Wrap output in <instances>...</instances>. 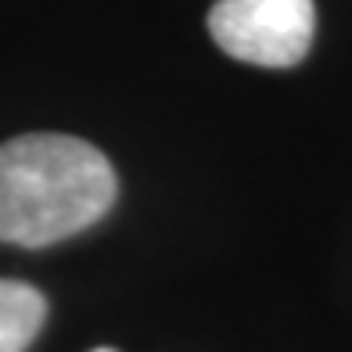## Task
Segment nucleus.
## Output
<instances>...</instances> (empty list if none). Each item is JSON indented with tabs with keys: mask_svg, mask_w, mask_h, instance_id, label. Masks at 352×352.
Instances as JSON below:
<instances>
[{
	"mask_svg": "<svg viewBox=\"0 0 352 352\" xmlns=\"http://www.w3.org/2000/svg\"><path fill=\"white\" fill-rule=\"evenodd\" d=\"M47 320V298L25 280L0 277V352H25Z\"/></svg>",
	"mask_w": 352,
	"mask_h": 352,
	"instance_id": "7ed1b4c3",
	"label": "nucleus"
},
{
	"mask_svg": "<svg viewBox=\"0 0 352 352\" xmlns=\"http://www.w3.org/2000/svg\"><path fill=\"white\" fill-rule=\"evenodd\" d=\"M94 352H116V349H94Z\"/></svg>",
	"mask_w": 352,
	"mask_h": 352,
	"instance_id": "20e7f679",
	"label": "nucleus"
},
{
	"mask_svg": "<svg viewBox=\"0 0 352 352\" xmlns=\"http://www.w3.org/2000/svg\"><path fill=\"white\" fill-rule=\"evenodd\" d=\"M313 33V0H216L209 11V36L245 65L292 69L309 54Z\"/></svg>",
	"mask_w": 352,
	"mask_h": 352,
	"instance_id": "f03ea898",
	"label": "nucleus"
},
{
	"mask_svg": "<svg viewBox=\"0 0 352 352\" xmlns=\"http://www.w3.org/2000/svg\"><path fill=\"white\" fill-rule=\"evenodd\" d=\"M119 180L94 144L25 133L0 144V241L47 248L94 227L116 205Z\"/></svg>",
	"mask_w": 352,
	"mask_h": 352,
	"instance_id": "f257e3e1",
	"label": "nucleus"
}]
</instances>
